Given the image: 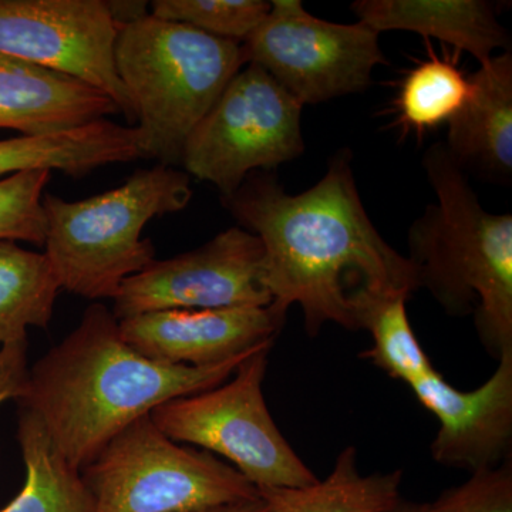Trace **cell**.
<instances>
[{
	"instance_id": "obj_21",
	"label": "cell",
	"mask_w": 512,
	"mask_h": 512,
	"mask_svg": "<svg viewBox=\"0 0 512 512\" xmlns=\"http://www.w3.org/2000/svg\"><path fill=\"white\" fill-rule=\"evenodd\" d=\"M416 64L404 77L396 99L399 124L404 131L424 134L450 123L470 94V76L460 69L456 59L437 56Z\"/></svg>"
},
{
	"instance_id": "obj_12",
	"label": "cell",
	"mask_w": 512,
	"mask_h": 512,
	"mask_svg": "<svg viewBox=\"0 0 512 512\" xmlns=\"http://www.w3.org/2000/svg\"><path fill=\"white\" fill-rule=\"evenodd\" d=\"M487 382L461 392L427 366L406 384L439 421L431 457L444 467L474 471L498 467L512 443V349L498 357Z\"/></svg>"
},
{
	"instance_id": "obj_29",
	"label": "cell",
	"mask_w": 512,
	"mask_h": 512,
	"mask_svg": "<svg viewBox=\"0 0 512 512\" xmlns=\"http://www.w3.org/2000/svg\"><path fill=\"white\" fill-rule=\"evenodd\" d=\"M424 505L426 504L409 503V501L402 500V503L389 512H424Z\"/></svg>"
},
{
	"instance_id": "obj_25",
	"label": "cell",
	"mask_w": 512,
	"mask_h": 512,
	"mask_svg": "<svg viewBox=\"0 0 512 512\" xmlns=\"http://www.w3.org/2000/svg\"><path fill=\"white\" fill-rule=\"evenodd\" d=\"M424 512H512L511 458L498 467L474 471L466 483L424 505Z\"/></svg>"
},
{
	"instance_id": "obj_16",
	"label": "cell",
	"mask_w": 512,
	"mask_h": 512,
	"mask_svg": "<svg viewBox=\"0 0 512 512\" xmlns=\"http://www.w3.org/2000/svg\"><path fill=\"white\" fill-rule=\"evenodd\" d=\"M468 99L448 123L444 146L464 171L490 177L512 171V55L501 52L470 76Z\"/></svg>"
},
{
	"instance_id": "obj_11",
	"label": "cell",
	"mask_w": 512,
	"mask_h": 512,
	"mask_svg": "<svg viewBox=\"0 0 512 512\" xmlns=\"http://www.w3.org/2000/svg\"><path fill=\"white\" fill-rule=\"evenodd\" d=\"M264 248L247 229L221 232L202 247L173 258L154 259L130 276L113 298L117 320L171 309L268 306L262 276Z\"/></svg>"
},
{
	"instance_id": "obj_2",
	"label": "cell",
	"mask_w": 512,
	"mask_h": 512,
	"mask_svg": "<svg viewBox=\"0 0 512 512\" xmlns=\"http://www.w3.org/2000/svg\"><path fill=\"white\" fill-rule=\"evenodd\" d=\"M261 346L220 365H168L131 348L113 312L93 303L77 328L29 369L16 402L42 420L70 466L82 471L133 421L227 382Z\"/></svg>"
},
{
	"instance_id": "obj_14",
	"label": "cell",
	"mask_w": 512,
	"mask_h": 512,
	"mask_svg": "<svg viewBox=\"0 0 512 512\" xmlns=\"http://www.w3.org/2000/svg\"><path fill=\"white\" fill-rule=\"evenodd\" d=\"M117 113L116 103L96 87L0 53V128L47 136Z\"/></svg>"
},
{
	"instance_id": "obj_4",
	"label": "cell",
	"mask_w": 512,
	"mask_h": 512,
	"mask_svg": "<svg viewBox=\"0 0 512 512\" xmlns=\"http://www.w3.org/2000/svg\"><path fill=\"white\" fill-rule=\"evenodd\" d=\"M114 63L136 114L141 158L173 167L185 141L247 64L241 43L147 15L119 25Z\"/></svg>"
},
{
	"instance_id": "obj_19",
	"label": "cell",
	"mask_w": 512,
	"mask_h": 512,
	"mask_svg": "<svg viewBox=\"0 0 512 512\" xmlns=\"http://www.w3.org/2000/svg\"><path fill=\"white\" fill-rule=\"evenodd\" d=\"M18 440L26 481L0 512H94L92 491L82 473L60 453L42 420L20 407Z\"/></svg>"
},
{
	"instance_id": "obj_3",
	"label": "cell",
	"mask_w": 512,
	"mask_h": 512,
	"mask_svg": "<svg viewBox=\"0 0 512 512\" xmlns=\"http://www.w3.org/2000/svg\"><path fill=\"white\" fill-rule=\"evenodd\" d=\"M423 167L436 202L407 237L417 289L447 315H474L478 338L497 360L512 349V215L484 210L444 143L426 151Z\"/></svg>"
},
{
	"instance_id": "obj_1",
	"label": "cell",
	"mask_w": 512,
	"mask_h": 512,
	"mask_svg": "<svg viewBox=\"0 0 512 512\" xmlns=\"http://www.w3.org/2000/svg\"><path fill=\"white\" fill-rule=\"evenodd\" d=\"M224 202L261 241L272 305L282 312L298 305L311 338L326 323L366 330L384 303L409 301L419 291L409 259L384 241L367 215L348 150L301 194H288L268 171H259Z\"/></svg>"
},
{
	"instance_id": "obj_24",
	"label": "cell",
	"mask_w": 512,
	"mask_h": 512,
	"mask_svg": "<svg viewBox=\"0 0 512 512\" xmlns=\"http://www.w3.org/2000/svg\"><path fill=\"white\" fill-rule=\"evenodd\" d=\"M50 177L52 171L30 170L0 180V241L45 245L43 191Z\"/></svg>"
},
{
	"instance_id": "obj_18",
	"label": "cell",
	"mask_w": 512,
	"mask_h": 512,
	"mask_svg": "<svg viewBox=\"0 0 512 512\" xmlns=\"http://www.w3.org/2000/svg\"><path fill=\"white\" fill-rule=\"evenodd\" d=\"M403 471L363 476L357 466V451H340L326 480L298 488L259 490L271 512H389L402 503Z\"/></svg>"
},
{
	"instance_id": "obj_6",
	"label": "cell",
	"mask_w": 512,
	"mask_h": 512,
	"mask_svg": "<svg viewBox=\"0 0 512 512\" xmlns=\"http://www.w3.org/2000/svg\"><path fill=\"white\" fill-rule=\"evenodd\" d=\"M80 473L94 512H197L261 498L237 468L178 446L150 414L120 431Z\"/></svg>"
},
{
	"instance_id": "obj_10",
	"label": "cell",
	"mask_w": 512,
	"mask_h": 512,
	"mask_svg": "<svg viewBox=\"0 0 512 512\" xmlns=\"http://www.w3.org/2000/svg\"><path fill=\"white\" fill-rule=\"evenodd\" d=\"M119 25L106 0H0V53L106 93L130 123L133 104L114 63Z\"/></svg>"
},
{
	"instance_id": "obj_22",
	"label": "cell",
	"mask_w": 512,
	"mask_h": 512,
	"mask_svg": "<svg viewBox=\"0 0 512 512\" xmlns=\"http://www.w3.org/2000/svg\"><path fill=\"white\" fill-rule=\"evenodd\" d=\"M151 15L205 35L244 43L271 10L265 0H156Z\"/></svg>"
},
{
	"instance_id": "obj_9",
	"label": "cell",
	"mask_w": 512,
	"mask_h": 512,
	"mask_svg": "<svg viewBox=\"0 0 512 512\" xmlns=\"http://www.w3.org/2000/svg\"><path fill=\"white\" fill-rule=\"evenodd\" d=\"M380 33L357 22H328L299 0H274L266 18L241 43L245 62L262 67L302 106L363 92L386 64Z\"/></svg>"
},
{
	"instance_id": "obj_7",
	"label": "cell",
	"mask_w": 512,
	"mask_h": 512,
	"mask_svg": "<svg viewBox=\"0 0 512 512\" xmlns=\"http://www.w3.org/2000/svg\"><path fill=\"white\" fill-rule=\"evenodd\" d=\"M275 342L242 360L231 380L157 406L151 420L171 440L227 458L258 490L319 480L295 453L266 406L262 383Z\"/></svg>"
},
{
	"instance_id": "obj_15",
	"label": "cell",
	"mask_w": 512,
	"mask_h": 512,
	"mask_svg": "<svg viewBox=\"0 0 512 512\" xmlns=\"http://www.w3.org/2000/svg\"><path fill=\"white\" fill-rule=\"evenodd\" d=\"M359 22L377 33L404 30L439 39L484 64L495 50L510 52L511 37L485 0H357Z\"/></svg>"
},
{
	"instance_id": "obj_20",
	"label": "cell",
	"mask_w": 512,
	"mask_h": 512,
	"mask_svg": "<svg viewBox=\"0 0 512 512\" xmlns=\"http://www.w3.org/2000/svg\"><path fill=\"white\" fill-rule=\"evenodd\" d=\"M60 289L45 254L0 241V346L28 340L29 328L46 329Z\"/></svg>"
},
{
	"instance_id": "obj_23",
	"label": "cell",
	"mask_w": 512,
	"mask_h": 512,
	"mask_svg": "<svg viewBox=\"0 0 512 512\" xmlns=\"http://www.w3.org/2000/svg\"><path fill=\"white\" fill-rule=\"evenodd\" d=\"M406 303L404 298L392 299L373 313L366 326L372 333L373 346L360 355L403 383L431 365L410 325Z\"/></svg>"
},
{
	"instance_id": "obj_17",
	"label": "cell",
	"mask_w": 512,
	"mask_h": 512,
	"mask_svg": "<svg viewBox=\"0 0 512 512\" xmlns=\"http://www.w3.org/2000/svg\"><path fill=\"white\" fill-rule=\"evenodd\" d=\"M137 158L141 150L136 127L103 119L62 133L0 140V180L30 170L82 178L97 168Z\"/></svg>"
},
{
	"instance_id": "obj_8",
	"label": "cell",
	"mask_w": 512,
	"mask_h": 512,
	"mask_svg": "<svg viewBox=\"0 0 512 512\" xmlns=\"http://www.w3.org/2000/svg\"><path fill=\"white\" fill-rule=\"evenodd\" d=\"M303 106L262 67L248 63L185 141L188 175L232 197L255 171L302 156Z\"/></svg>"
},
{
	"instance_id": "obj_26",
	"label": "cell",
	"mask_w": 512,
	"mask_h": 512,
	"mask_svg": "<svg viewBox=\"0 0 512 512\" xmlns=\"http://www.w3.org/2000/svg\"><path fill=\"white\" fill-rule=\"evenodd\" d=\"M28 376V340L0 346V404L18 400Z\"/></svg>"
},
{
	"instance_id": "obj_27",
	"label": "cell",
	"mask_w": 512,
	"mask_h": 512,
	"mask_svg": "<svg viewBox=\"0 0 512 512\" xmlns=\"http://www.w3.org/2000/svg\"><path fill=\"white\" fill-rule=\"evenodd\" d=\"M117 25H126L147 16V2H107Z\"/></svg>"
},
{
	"instance_id": "obj_5",
	"label": "cell",
	"mask_w": 512,
	"mask_h": 512,
	"mask_svg": "<svg viewBox=\"0 0 512 512\" xmlns=\"http://www.w3.org/2000/svg\"><path fill=\"white\" fill-rule=\"evenodd\" d=\"M192 198L187 173L158 164L126 183L80 201L43 195L46 258L60 288L86 299H113L130 276L156 259L143 229L153 218L183 211Z\"/></svg>"
},
{
	"instance_id": "obj_13",
	"label": "cell",
	"mask_w": 512,
	"mask_h": 512,
	"mask_svg": "<svg viewBox=\"0 0 512 512\" xmlns=\"http://www.w3.org/2000/svg\"><path fill=\"white\" fill-rule=\"evenodd\" d=\"M286 312L268 306L171 309L119 320L131 348L157 362L214 366L278 339Z\"/></svg>"
},
{
	"instance_id": "obj_28",
	"label": "cell",
	"mask_w": 512,
	"mask_h": 512,
	"mask_svg": "<svg viewBox=\"0 0 512 512\" xmlns=\"http://www.w3.org/2000/svg\"><path fill=\"white\" fill-rule=\"evenodd\" d=\"M197 512H271L268 505L264 503L262 498L248 503H239L232 505H224V507L210 508V510H202Z\"/></svg>"
}]
</instances>
